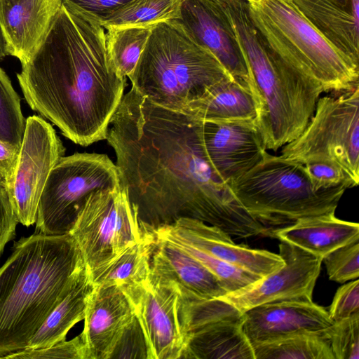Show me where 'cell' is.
Returning a JSON list of instances; mask_svg holds the SVG:
<instances>
[{
	"instance_id": "1",
	"label": "cell",
	"mask_w": 359,
	"mask_h": 359,
	"mask_svg": "<svg viewBox=\"0 0 359 359\" xmlns=\"http://www.w3.org/2000/svg\"><path fill=\"white\" fill-rule=\"evenodd\" d=\"M201 123L154 104L133 88L123 96L106 139L116 154L120 187L140 219L158 226L188 217L230 236L268 235L209 163Z\"/></svg>"
},
{
	"instance_id": "31",
	"label": "cell",
	"mask_w": 359,
	"mask_h": 359,
	"mask_svg": "<svg viewBox=\"0 0 359 359\" xmlns=\"http://www.w3.org/2000/svg\"><path fill=\"white\" fill-rule=\"evenodd\" d=\"M169 241L180 247L204 265L217 278L227 293L246 287L261 278L255 274L214 257L188 244Z\"/></svg>"
},
{
	"instance_id": "26",
	"label": "cell",
	"mask_w": 359,
	"mask_h": 359,
	"mask_svg": "<svg viewBox=\"0 0 359 359\" xmlns=\"http://www.w3.org/2000/svg\"><path fill=\"white\" fill-rule=\"evenodd\" d=\"M144 223L146 231L143 238L90 278L93 286H116L123 290L148 280L155 239L148 224Z\"/></svg>"
},
{
	"instance_id": "36",
	"label": "cell",
	"mask_w": 359,
	"mask_h": 359,
	"mask_svg": "<svg viewBox=\"0 0 359 359\" xmlns=\"http://www.w3.org/2000/svg\"><path fill=\"white\" fill-rule=\"evenodd\" d=\"M73 13L101 26L115 12L132 0H62Z\"/></svg>"
},
{
	"instance_id": "15",
	"label": "cell",
	"mask_w": 359,
	"mask_h": 359,
	"mask_svg": "<svg viewBox=\"0 0 359 359\" xmlns=\"http://www.w3.org/2000/svg\"><path fill=\"white\" fill-rule=\"evenodd\" d=\"M201 139L209 163L229 186L261 161L267 152L255 119L202 121Z\"/></svg>"
},
{
	"instance_id": "35",
	"label": "cell",
	"mask_w": 359,
	"mask_h": 359,
	"mask_svg": "<svg viewBox=\"0 0 359 359\" xmlns=\"http://www.w3.org/2000/svg\"><path fill=\"white\" fill-rule=\"evenodd\" d=\"M7 359L72 358L86 359L84 344L81 334L54 345L36 349H24L4 357Z\"/></svg>"
},
{
	"instance_id": "33",
	"label": "cell",
	"mask_w": 359,
	"mask_h": 359,
	"mask_svg": "<svg viewBox=\"0 0 359 359\" xmlns=\"http://www.w3.org/2000/svg\"><path fill=\"white\" fill-rule=\"evenodd\" d=\"M359 238L341 245L323 259L329 279L339 283L359 276Z\"/></svg>"
},
{
	"instance_id": "21",
	"label": "cell",
	"mask_w": 359,
	"mask_h": 359,
	"mask_svg": "<svg viewBox=\"0 0 359 359\" xmlns=\"http://www.w3.org/2000/svg\"><path fill=\"white\" fill-rule=\"evenodd\" d=\"M243 320L241 312L194 319L184 326L187 348L182 358L255 359Z\"/></svg>"
},
{
	"instance_id": "9",
	"label": "cell",
	"mask_w": 359,
	"mask_h": 359,
	"mask_svg": "<svg viewBox=\"0 0 359 359\" xmlns=\"http://www.w3.org/2000/svg\"><path fill=\"white\" fill-rule=\"evenodd\" d=\"M144 223L119 186L91 194L69 231L83 258L90 279L145 234Z\"/></svg>"
},
{
	"instance_id": "2",
	"label": "cell",
	"mask_w": 359,
	"mask_h": 359,
	"mask_svg": "<svg viewBox=\"0 0 359 359\" xmlns=\"http://www.w3.org/2000/svg\"><path fill=\"white\" fill-rule=\"evenodd\" d=\"M17 77L32 110L75 144L106 139L126 86L109 57L104 28L63 4Z\"/></svg>"
},
{
	"instance_id": "37",
	"label": "cell",
	"mask_w": 359,
	"mask_h": 359,
	"mask_svg": "<svg viewBox=\"0 0 359 359\" xmlns=\"http://www.w3.org/2000/svg\"><path fill=\"white\" fill-rule=\"evenodd\" d=\"M327 311L334 322L359 312V280L358 279L352 280L337 289Z\"/></svg>"
},
{
	"instance_id": "19",
	"label": "cell",
	"mask_w": 359,
	"mask_h": 359,
	"mask_svg": "<svg viewBox=\"0 0 359 359\" xmlns=\"http://www.w3.org/2000/svg\"><path fill=\"white\" fill-rule=\"evenodd\" d=\"M62 0H0V26L8 55L21 65L45 39Z\"/></svg>"
},
{
	"instance_id": "7",
	"label": "cell",
	"mask_w": 359,
	"mask_h": 359,
	"mask_svg": "<svg viewBox=\"0 0 359 359\" xmlns=\"http://www.w3.org/2000/svg\"><path fill=\"white\" fill-rule=\"evenodd\" d=\"M244 209L265 226H287L297 220L334 212L347 188L315 191L303 165L270 154L231 184Z\"/></svg>"
},
{
	"instance_id": "17",
	"label": "cell",
	"mask_w": 359,
	"mask_h": 359,
	"mask_svg": "<svg viewBox=\"0 0 359 359\" xmlns=\"http://www.w3.org/2000/svg\"><path fill=\"white\" fill-rule=\"evenodd\" d=\"M135 316L125 293L116 286H93L88 296L83 330L80 334L86 359H109Z\"/></svg>"
},
{
	"instance_id": "13",
	"label": "cell",
	"mask_w": 359,
	"mask_h": 359,
	"mask_svg": "<svg viewBox=\"0 0 359 359\" xmlns=\"http://www.w3.org/2000/svg\"><path fill=\"white\" fill-rule=\"evenodd\" d=\"M283 265L253 283L218 298L240 312L269 302L311 301L323 259L296 245L281 241Z\"/></svg>"
},
{
	"instance_id": "27",
	"label": "cell",
	"mask_w": 359,
	"mask_h": 359,
	"mask_svg": "<svg viewBox=\"0 0 359 359\" xmlns=\"http://www.w3.org/2000/svg\"><path fill=\"white\" fill-rule=\"evenodd\" d=\"M325 330L252 344L255 359H334Z\"/></svg>"
},
{
	"instance_id": "3",
	"label": "cell",
	"mask_w": 359,
	"mask_h": 359,
	"mask_svg": "<svg viewBox=\"0 0 359 359\" xmlns=\"http://www.w3.org/2000/svg\"><path fill=\"white\" fill-rule=\"evenodd\" d=\"M85 269L69 233L36 231L14 243L0 268V358L27 348Z\"/></svg>"
},
{
	"instance_id": "12",
	"label": "cell",
	"mask_w": 359,
	"mask_h": 359,
	"mask_svg": "<svg viewBox=\"0 0 359 359\" xmlns=\"http://www.w3.org/2000/svg\"><path fill=\"white\" fill-rule=\"evenodd\" d=\"M144 335L147 359L182 358L187 337L180 316L181 294L172 283L145 282L122 290Z\"/></svg>"
},
{
	"instance_id": "24",
	"label": "cell",
	"mask_w": 359,
	"mask_h": 359,
	"mask_svg": "<svg viewBox=\"0 0 359 359\" xmlns=\"http://www.w3.org/2000/svg\"><path fill=\"white\" fill-rule=\"evenodd\" d=\"M203 122L255 119L257 108L248 83L226 77L217 82L182 111Z\"/></svg>"
},
{
	"instance_id": "29",
	"label": "cell",
	"mask_w": 359,
	"mask_h": 359,
	"mask_svg": "<svg viewBox=\"0 0 359 359\" xmlns=\"http://www.w3.org/2000/svg\"><path fill=\"white\" fill-rule=\"evenodd\" d=\"M153 27H126L107 29V48L120 76L126 78L133 73Z\"/></svg>"
},
{
	"instance_id": "40",
	"label": "cell",
	"mask_w": 359,
	"mask_h": 359,
	"mask_svg": "<svg viewBox=\"0 0 359 359\" xmlns=\"http://www.w3.org/2000/svg\"><path fill=\"white\" fill-rule=\"evenodd\" d=\"M7 55L8 54L6 50V46L0 26V62L2 61Z\"/></svg>"
},
{
	"instance_id": "4",
	"label": "cell",
	"mask_w": 359,
	"mask_h": 359,
	"mask_svg": "<svg viewBox=\"0 0 359 359\" xmlns=\"http://www.w3.org/2000/svg\"><path fill=\"white\" fill-rule=\"evenodd\" d=\"M227 17L250 76L258 129L266 150L276 151L302 133L325 90L269 46L247 6L231 8Z\"/></svg>"
},
{
	"instance_id": "11",
	"label": "cell",
	"mask_w": 359,
	"mask_h": 359,
	"mask_svg": "<svg viewBox=\"0 0 359 359\" xmlns=\"http://www.w3.org/2000/svg\"><path fill=\"white\" fill-rule=\"evenodd\" d=\"M65 149L53 126L31 116L25 128L9 196L18 221L25 226L36 222L38 204L48 176Z\"/></svg>"
},
{
	"instance_id": "23",
	"label": "cell",
	"mask_w": 359,
	"mask_h": 359,
	"mask_svg": "<svg viewBox=\"0 0 359 359\" xmlns=\"http://www.w3.org/2000/svg\"><path fill=\"white\" fill-rule=\"evenodd\" d=\"M270 235L320 258L359 238V224L337 218L334 212L301 218Z\"/></svg>"
},
{
	"instance_id": "30",
	"label": "cell",
	"mask_w": 359,
	"mask_h": 359,
	"mask_svg": "<svg viewBox=\"0 0 359 359\" xmlns=\"http://www.w3.org/2000/svg\"><path fill=\"white\" fill-rule=\"evenodd\" d=\"M25 128L20 98L0 67V140L20 147Z\"/></svg>"
},
{
	"instance_id": "32",
	"label": "cell",
	"mask_w": 359,
	"mask_h": 359,
	"mask_svg": "<svg viewBox=\"0 0 359 359\" xmlns=\"http://www.w3.org/2000/svg\"><path fill=\"white\" fill-rule=\"evenodd\" d=\"M334 359H359V312L325 330Z\"/></svg>"
},
{
	"instance_id": "38",
	"label": "cell",
	"mask_w": 359,
	"mask_h": 359,
	"mask_svg": "<svg viewBox=\"0 0 359 359\" xmlns=\"http://www.w3.org/2000/svg\"><path fill=\"white\" fill-rule=\"evenodd\" d=\"M18 223L8 189L0 185V257L6 245L14 238Z\"/></svg>"
},
{
	"instance_id": "34",
	"label": "cell",
	"mask_w": 359,
	"mask_h": 359,
	"mask_svg": "<svg viewBox=\"0 0 359 359\" xmlns=\"http://www.w3.org/2000/svg\"><path fill=\"white\" fill-rule=\"evenodd\" d=\"M304 172L313 190H327L343 185L347 189L356 184L339 165L325 161L310 162L303 165Z\"/></svg>"
},
{
	"instance_id": "8",
	"label": "cell",
	"mask_w": 359,
	"mask_h": 359,
	"mask_svg": "<svg viewBox=\"0 0 359 359\" xmlns=\"http://www.w3.org/2000/svg\"><path fill=\"white\" fill-rule=\"evenodd\" d=\"M280 156L304 165L325 161L359 182V86L339 95L320 97L302 133L282 147Z\"/></svg>"
},
{
	"instance_id": "20",
	"label": "cell",
	"mask_w": 359,
	"mask_h": 359,
	"mask_svg": "<svg viewBox=\"0 0 359 359\" xmlns=\"http://www.w3.org/2000/svg\"><path fill=\"white\" fill-rule=\"evenodd\" d=\"M154 237L149 279L174 283L187 299H213L227 293L217 278L193 256L172 242Z\"/></svg>"
},
{
	"instance_id": "28",
	"label": "cell",
	"mask_w": 359,
	"mask_h": 359,
	"mask_svg": "<svg viewBox=\"0 0 359 359\" xmlns=\"http://www.w3.org/2000/svg\"><path fill=\"white\" fill-rule=\"evenodd\" d=\"M183 0H132L102 25L104 29L149 27L178 18Z\"/></svg>"
},
{
	"instance_id": "10",
	"label": "cell",
	"mask_w": 359,
	"mask_h": 359,
	"mask_svg": "<svg viewBox=\"0 0 359 359\" xmlns=\"http://www.w3.org/2000/svg\"><path fill=\"white\" fill-rule=\"evenodd\" d=\"M119 186L118 168L107 155L76 153L62 157L42 191L36 231L47 235L69 233L91 194Z\"/></svg>"
},
{
	"instance_id": "5",
	"label": "cell",
	"mask_w": 359,
	"mask_h": 359,
	"mask_svg": "<svg viewBox=\"0 0 359 359\" xmlns=\"http://www.w3.org/2000/svg\"><path fill=\"white\" fill-rule=\"evenodd\" d=\"M228 76H231L209 51L168 20L153 27L128 78L132 88L151 102L182 112Z\"/></svg>"
},
{
	"instance_id": "39",
	"label": "cell",
	"mask_w": 359,
	"mask_h": 359,
	"mask_svg": "<svg viewBox=\"0 0 359 359\" xmlns=\"http://www.w3.org/2000/svg\"><path fill=\"white\" fill-rule=\"evenodd\" d=\"M20 147L0 140V185L10 189Z\"/></svg>"
},
{
	"instance_id": "18",
	"label": "cell",
	"mask_w": 359,
	"mask_h": 359,
	"mask_svg": "<svg viewBox=\"0 0 359 359\" xmlns=\"http://www.w3.org/2000/svg\"><path fill=\"white\" fill-rule=\"evenodd\" d=\"M243 313V329L251 344L295 333L322 332L334 323L328 311L313 300L269 302Z\"/></svg>"
},
{
	"instance_id": "14",
	"label": "cell",
	"mask_w": 359,
	"mask_h": 359,
	"mask_svg": "<svg viewBox=\"0 0 359 359\" xmlns=\"http://www.w3.org/2000/svg\"><path fill=\"white\" fill-rule=\"evenodd\" d=\"M149 226L156 238L188 244L261 278L284 264L279 254L236 245L229 235L198 219L181 217L170 224Z\"/></svg>"
},
{
	"instance_id": "16",
	"label": "cell",
	"mask_w": 359,
	"mask_h": 359,
	"mask_svg": "<svg viewBox=\"0 0 359 359\" xmlns=\"http://www.w3.org/2000/svg\"><path fill=\"white\" fill-rule=\"evenodd\" d=\"M172 21L196 43L209 51L233 78L251 87L247 64L234 31L216 0H183L179 16Z\"/></svg>"
},
{
	"instance_id": "22",
	"label": "cell",
	"mask_w": 359,
	"mask_h": 359,
	"mask_svg": "<svg viewBox=\"0 0 359 359\" xmlns=\"http://www.w3.org/2000/svg\"><path fill=\"white\" fill-rule=\"evenodd\" d=\"M311 24L359 66V0H292Z\"/></svg>"
},
{
	"instance_id": "6",
	"label": "cell",
	"mask_w": 359,
	"mask_h": 359,
	"mask_svg": "<svg viewBox=\"0 0 359 359\" xmlns=\"http://www.w3.org/2000/svg\"><path fill=\"white\" fill-rule=\"evenodd\" d=\"M247 1L255 26L269 46L320 82L325 92L343 93L359 86V66L332 46L292 0Z\"/></svg>"
},
{
	"instance_id": "25",
	"label": "cell",
	"mask_w": 359,
	"mask_h": 359,
	"mask_svg": "<svg viewBox=\"0 0 359 359\" xmlns=\"http://www.w3.org/2000/svg\"><path fill=\"white\" fill-rule=\"evenodd\" d=\"M92 289L93 285L86 268L69 293L32 337L25 349L47 348L66 340L71 328L83 320Z\"/></svg>"
}]
</instances>
